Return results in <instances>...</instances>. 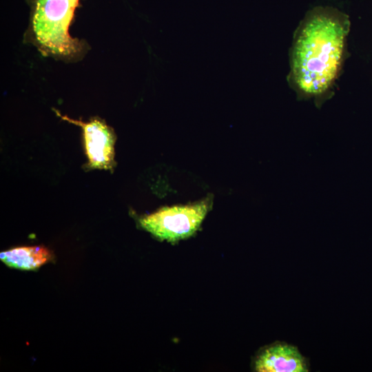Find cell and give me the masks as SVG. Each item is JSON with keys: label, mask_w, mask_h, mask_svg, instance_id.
Here are the masks:
<instances>
[{"label": "cell", "mask_w": 372, "mask_h": 372, "mask_svg": "<svg viewBox=\"0 0 372 372\" xmlns=\"http://www.w3.org/2000/svg\"><path fill=\"white\" fill-rule=\"evenodd\" d=\"M350 30L348 16L331 7L310 10L293 37L289 81L303 98L324 99L340 72Z\"/></svg>", "instance_id": "obj_1"}, {"label": "cell", "mask_w": 372, "mask_h": 372, "mask_svg": "<svg viewBox=\"0 0 372 372\" xmlns=\"http://www.w3.org/2000/svg\"><path fill=\"white\" fill-rule=\"evenodd\" d=\"M79 0H35L32 15V32L45 54L73 59L80 56L85 43L72 38L69 27Z\"/></svg>", "instance_id": "obj_2"}, {"label": "cell", "mask_w": 372, "mask_h": 372, "mask_svg": "<svg viewBox=\"0 0 372 372\" xmlns=\"http://www.w3.org/2000/svg\"><path fill=\"white\" fill-rule=\"evenodd\" d=\"M211 198L186 205L163 207L138 218L139 225L161 240L177 242L192 236L211 207Z\"/></svg>", "instance_id": "obj_3"}, {"label": "cell", "mask_w": 372, "mask_h": 372, "mask_svg": "<svg viewBox=\"0 0 372 372\" xmlns=\"http://www.w3.org/2000/svg\"><path fill=\"white\" fill-rule=\"evenodd\" d=\"M55 112L61 119L81 127L89 168L112 171L115 165L116 138L114 130L98 117L83 122L63 116L56 110Z\"/></svg>", "instance_id": "obj_4"}, {"label": "cell", "mask_w": 372, "mask_h": 372, "mask_svg": "<svg viewBox=\"0 0 372 372\" xmlns=\"http://www.w3.org/2000/svg\"><path fill=\"white\" fill-rule=\"evenodd\" d=\"M254 370L258 372H307L309 363L298 347L276 342L262 348L255 358Z\"/></svg>", "instance_id": "obj_5"}, {"label": "cell", "mask_w": 372, "mask_h": 372, "mask_svg": "<svg viewBox=\"0 0 372 372\" xmlns=\"http://www.w3.org/2000/svg\"><path fill=\"white\" fill-rule=\"evenodd\" d=\"M1 260L7 266L21 270H35L52 259L43 246L19 247L1 252Z\"/></svg>", "instance_id": "obj_6"}]
</instances>
